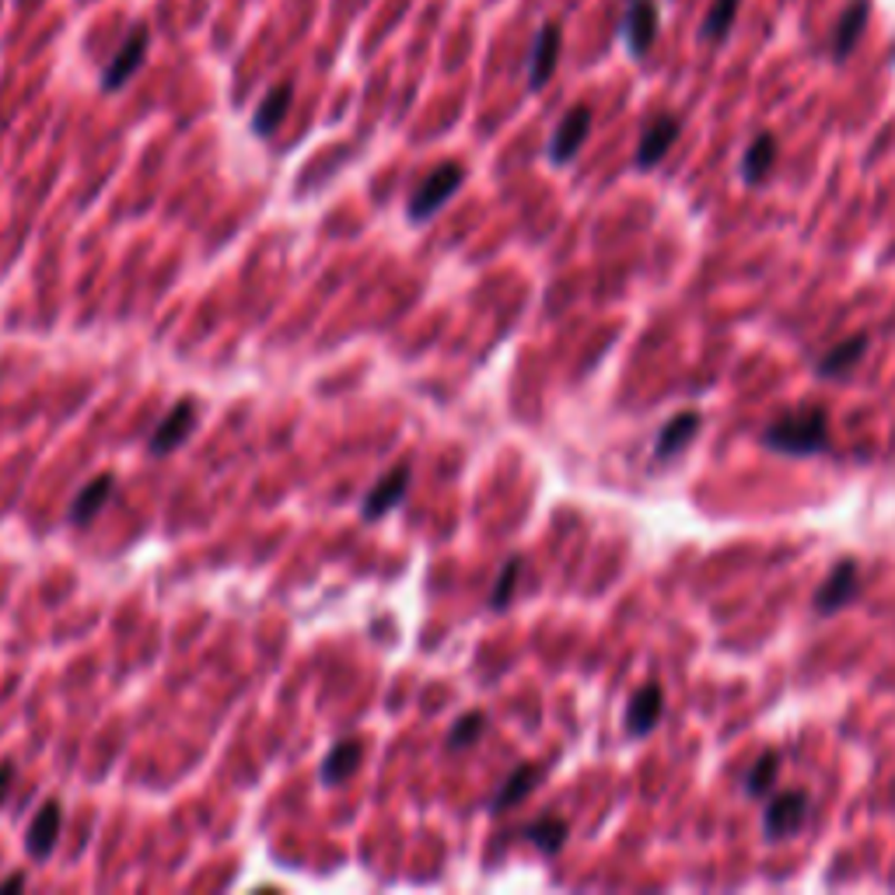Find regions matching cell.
<instances>
[{
	"label": "cell",
	"instance_id": "1",
	"mask_svg": "<svg viewBox=\"0 0 895 895\" xmlns=\"http://www.w3.org/2000/svg\"><path fill=\"white\" fill-rule=\"evenodd\" d=\"M763 445L780 455H818L829 448V414L822 406H797L763 430Z\"/></svg>",
	"mask_w": 895,
	"mask_h": 895
},
{
	"label": "cell",
	"instance_id": "2",
	"mask_svg": "<svg viewBox=\"0 0 895 895\" xmlns=\"http://www.w3.org/2000/svg\"><path fill=\"white\" fill-rule=\"evenodd\" d=\"M463 182H466V168L463 165L448 161L441 168H434V172L414 189V197H409V221L420 225V221H427V217H434L455 197Z\"/></svg>",
	"mask_w": 895,
	"mask_h": 895
},
{
	"label": "cell",
	"instance_id": "3",
	"mask_svg": "<svg viewBox=\"0 0 895 895\" xmlns=\"http://www.w3.org/2000/svg\"><path fill=\"white\" fill-rule=\"evenodd\" d=\"M808 794L805 790H784L777 794L773 802L766 805L763 812V833L766 839H787L794 833H802L805 829V822H808Z\"/></svg>",
	"mask_w": 895,
	"mask_h": 895
},
{
	"label": "cell",
	"instance_id": "4",
	"mask_svg": "<svg viewBox=\"0 0 895 895\" xmlns=\"http://www.w3.org/2000/svg\"><path fill=\"white\" fill-rule=\"evenodd\" d=\"M658 29H662V18H658V4L655 0H630L626 4V14H623V42L630 57H647L650 46L658 39Z\"/></svg>",
	"mask_w": 895,
	"mask_h": 895
},
{
	"label": "cell",
	"instance_id": "5",
	"mask_svg": "<svg viewBox=\"0 0 895 895\" xmlns=\"http://www.w3.org/2000/svg\"><path fill=\"white\" fill-rule=\"evenodd\" d=\"M148 46H151V36H148V29L143 26H133L130 29V36H127V42L119 46V53L109 60V67L102 70V91L106 95H112V91H119L123 88L137 70L143 67V60H148Z\"/></svg>",
	"mask_w": 895,
	"mask_h": 895
},
{
	"label": "cell",
	"instance_id": "6",
	"mask_svg": "<svg viewBox=\"0 0 895 895\" xmlns=\"http://www.w3.org/2000/svg\"><path fill=\"white\" fill-rule=\"evenodd\" d=\"M560 50H564V29L556 21H546V26L536 32V42H531V57H528V88L539 91L553 81L556 63H560Z\"/></svg>",
	"mask_w": 895,
	"mask_h": 895
},
{
	"label": "cell",
	"instance_id": "7",
	"mask_svg": "<svg viewBox=\"0 0 895 895\" xmlns=\"http://www.w3.org/2000/svg\"><path fill=\"white\" fill-rule=\"evenodd\" d=\"M588 133H591V109H588V106H574V109L560 119V127L553 130V137H549V148H546L549 161H553V165H567V161H574L577 151L585 148Z\"/></svg>",
	"mask_w": 895,
	"mask_h": 895
},
{
	"label": "cell",
	"instance_id": "8",
	"mask_svg": "<svg viewBox=\"0 0 895 895\" xmlns=\"http://www.w3.org/2000/svg\"><path fill=\"white\" fill-rule=\"evenodd\" d=\"M861 591V567L854 560H839L833 567V574L822 580V588L815 591V613L829 616L836 609H843L846 601H854Z\"/></svg>",
	"mask_w": 895,
	"mask_h": 895
},
{
	"label": "cell",
	"instance_id": "9",
	"mask_svg": "<svg viewBox=\"0 0 895 895\" xmlns=\"http://www.w3.org/2000/svg\"><path fill=\"white\" fill-rule=\"evenodd\" d=\"M683 133V119L679 116H658L655 123H650L637 143V155H634V165L637 168H655L665 161V155L672 151V143L679 140Z\"/></svg>",
	"mask_w": 895,
	"mask_h": 895
},
{
	"label": "cell",
	"instance_id": "10",
	"mask_svg": "<svg viewBox=\"0 0 895 895\" xmlns=\"http://www.w3.org/2000/svg\"><path fill=\"white\" fill-rule=\"evenodd\" d=\"M192 427H197V402L182 399L179 406H172V414H168L158 424V430L151 434V441H148L151 455H168L172 448H179L192 434Z\"/></svg>",
	"mask_w": 895,
	"mask_h": 895
},
{
	"label": "cell",
	"instance_id": "11",
	"mask_svg": "<svg viewBox=\"0 0 895 895\" xmlns=\"http://www.w3.org/2000/svg\"><path fill=\"white\" fill-rule=\"evenodd\" d=\"M60 826H63V815H60V802H46L36 818H32V826L26 833V851L32 861H46L53 851H57V839H60Z\"/></svg>",
	"mask_w": 895,
	"mask_h": 895
},
{
	"label": "cell",
	"instance_id": "12",
	"mask_svg": "<svg viewBox=\"0 0 895 895\" xmlns=\"http://www.w3.org/2000/svg\"><path fill=\"white\" fill-rule=\"evenodd\" d=\"M867 18H871V0H851V4H846V11L839 14L836 29H833V39H829L833 60H846L857 50V42L867 29Z\"/></svg>",
	"mask_w": 895,
	"mask_h": 895
},
{
	"label": "cell",
	"instance_id": "13",
	"mask_svg": "<svg viewBox=\"0 0 895 895\" xmlns=\"http://www.w3.org/2000/svg\"><path fill=\"white\" fill-rule=\"evenodd\" d=\"M409 490V463H402V466H396L389 476H385L378 487H371L368 490V497H365V504H360V515H365L368 521H375V518H385L392 511V507L402 500V494Z\"/></svg>",
	"mask_w": 895,
	"mask_h": 895
},
{
	"label": "cell",
	"instance_id": "14",
	"mask_svg": "<svg viewBox=\"0 0 895 895\" xmlns=\"http://www.w3.org/2000/svg\"><path fill=\"white\" fill-rule=\"evenodd\" d=\"M662 686L658 683H647L634 693L630 707H626V732L630 735H650L655 732V724L662 720V710H665V699H662Z\"/></svg>",
	"mask_w": 895,
	"mask_h": 895
},
{
	"label": "cell",
	"instance_id": "15",
	"mask_svg": "<svg viewBox=\"0 0 895 895\" xmlns=\"http://www.w3.org/2000/svg\"><path fill=\"white\" fill-rule=\"evenodd\" d=\"M871 340L861 332V336H851V340H843L839 347H833L829 354H822L815 360V375L818 378H843V375H851L857 365H861V357L867 354Z\"/></svg>",
	"mask_w": 895,
	"mask_h": 895
},
{
	"label": "cell",
	"instance_id": "16",
	"mask_svg": "<svg viewBox=\"0 0 895 895\" xmlns=\"http://www.w3.org/2000/svg\"><path fill=\"white\" fill-rule=\"evenodd\" d=\"M360 756H365V745H360L357 738L336 742V745L329 748V756H326L322 769H319V777H322V784H329V787H336V784H344V780L350 777V773H357V766H360Z\"/></svg>",
	"mask_w": 895,
	"mask_h": 895
},
{
	"label": "cell",
	"instance_id": "17",
	"mask_svg": "<svg viewBox=\"0 0 895 895\" xmlns=\"http://www.w3.org/2000/svg\"><path fill=\"white\" fill-rule=\"evenodd\" d=\"M539 777H543V769H539V766H531V763L518 766V769L511 773V777H507V780L500 784L497 797L490 802V812H494V815H500V812H507V808L521 805L525 797H528L531 790H536Z\"/></svg>",
	"mask_w": 895,
	"mask_h": 895
},
{
	"label": "cell",
	"instance_id": "18",
	"mask_svg": "<svg viewBox=\"0 0 895 895\" xmlns=\"http://www.w3.org/2000/svg\"><path fill=\"white\" fill-rule=\"evenodd\" d=\"M290 99H295V88H290V84H277L270 95H266V99L259 102V109H256V116H252V133L256 137L277 133V127L284 123L287 112H290Z\"/></svg>",
	"mask_w": 895,
	"mask_h": 895
},
{
	"label": "cell",
	"instance_id": "19",
	"mask_svg": "<svg viewBox=\"0 0 895 895\" xmlns=\"http://www.w3.org/2000/svg\"><path fill=\"white\" fill-rule=\"evenodd\" d=\"M112 487H116V483H112V476H109V473L95 476V479L88 483V487H84V490L74 497V504H70V515H67V518H70V525H78V528H81V525H88V521H91L95 515H99L102 507H106V500L112 497Z\"/></svg>",
	"mask_w": 895,
	"mask_h": 895
},
{
	"label": "cell",
	"instance_id": "20",
	"mask_svg": "<svg viewBox=\"0 0 895 895\" xmlns=\"http://www.w3.org/2000/svg\"><path fill=\"white\" fill-rule=\"evenodd\" d=\"M696 434H699V414H679V417L668 420L662 427L658 441H655V455L658 458H672V455L686 451Z\"/></svg>",
	"mask_w": 895,
	"mask_h": 895
},
{
	"label": "cell",
	"instance_id": "21",
	"mask_svg": "<svg viewBox=\"0 0 895 895\" xmlns=\"http://www.w3.org/2000/svg\"><path fill=\"white\" fill-rule=\"evenodd\" d=\"M521 836H525L531 846H536L539 854L553 857V854H560V851H564V843H567V836H570V826H567L564 818L546 815V818H539V822H531V826H525Z\"/></svg>",
	"mask_w": 895,
	"mask_h": 895
},
{
	"label": "cell",
	"instance_id": "22",
	"mask_svg": "<svg viewBox=\"0 0 895 895\" xmlns=\"http://www.w3.org/2000/svg\"><path fill=\"white\" fill-rule=\"evenodd\" d=\"M773 165H777V140H773V133H759L742 155V179L763 182Z\"/></svg>",
	"mask_w": 895,
	"mask_h": 895
},
{
	"label": "cell",
	"instance_id": "23",
	"mask_svg": "<svg viewBox=\"0 0 895 895\" xmlns=\"http://www.w3.org/2000/svg\"><path fill=\"white\" fill-rule=\"evenodd\" d=\"M738 8H742V0H714L707 18H704V26H699V39H704V42H720L724 36L732 32L735 18H738Z\"/></svg>",
	"mask_w": 895,
	"mask_h": 895
},
{
	"label": "cell",
	"instance_id": "24",
	"mask_svg": "<svg viewBox=\"0 0 895 895\" xmlns=\"http://www.w3.org/2000/svg\"><path fill=\"white\" fill-rule=\"evenodd\" d=\"M483 732H487V714L483 710H469L463 714L455 724H451V732H448V753H458V748H469L483 738Z\"/></svg>",
	"mask_w": 895,
	"mask_h": 895
},
{
	"label": "cell",
	"instance_id": "25",
	"mask_svg": "<svg viewBox=\"0 0 895 895\" xmlns=\"http://www.w3.org/2000/svg\"><path fill=\"white\" fill-rule=\"evenodd\" d=\"M777 773H780V756L777 753H769L763 756L753 769H748V777H745V794H766L769 784H777Z\"/></svg>",
	"mask_w": 895,
	"mask_h": 895
},
{
	"label": "cell",
	"instance_id": "26",
	"mask_svg": "<svg viewBox=\"0 0 895 895\" xmlns=\"http://www.w3.org/2000/svg\"><path fill=\"white\" fill-rule=\"evenodd\" d=\"M518 574H521V560H518V556H511V560L504 564V570L497 574V585H494V595H490V606L494 609H504L507 601H511Z\"/></svg>",
	"mask_w": 895,
	"mask_h": 895
},
{
	"label": "cell",
	"instance_id": "27",
	"mask_svg": "<svg viewBox=\"0 0 895 895\" xmlns=\"http://www.w3.org/2000/svg\"><path fill=\"white\" fill-rule=\"evenodd\" d=\"M11 784H14V763H0V808L8 802Z\"/></svg>",
	"mask_w": 895,
	"mask_h": 895
},
{
	"label": "cell",
	"instance_id": "28",
	"mask_svg": "<svg viewBox=\"0 0 895 895\" xmlns=\"http://www.w3.org/2000/svg\"><path fill=\"white\" fill-rule=\"evenodd\" d=\"M26 888V875H11L8 882H0V892H21Z\"/></svg>",
	"mask_w": 895,
	"mask_h": 895
}]
</instances>
